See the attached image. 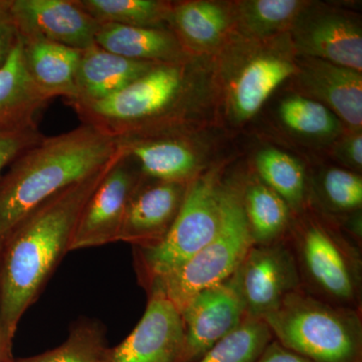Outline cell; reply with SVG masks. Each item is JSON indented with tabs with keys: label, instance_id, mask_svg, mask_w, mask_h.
Masks as SVG:
<instances>
[{
	"label": "cell",
	"instance_id": "6da1fadb",
	"mask_svg": "<svg viewBox=\"0 0 362 362\" xmlns=\"http://www.w3.org/2000/svg\"><path fill=\"white\" fill-rule=\"evenodd\" d=\"M123 151L97 173L35 207L7 237L0 252V317L11 339L25 312L37 302L70 252L86 204Z\"/></svg>",
	"mask_w": 362,
	"mask_h": 362
},
{
	"label": "cell",
	"instance_id": "7a4b0ae2",
	"mask_svg": "<svg viewBox=\"0 0 362 362\" xmlns=\"http://www.w3.org/2000/svg\"><path fill=\"white\" fill-rule=\"evenodd\" d=\"M119 140L81 124L62 134L44 136L0 177V252L14 228L59 190L87 177L115 159Z\"/></svg>",
	"mask_w": 362,
	"mask_h": 362
},
{
	"label": "cell",
	"instance_id": "3957f363",
	"mask_svg": "<svg viewBox=\"0 0 362 362\" xmlns=\"http://www.w3.org/2000/svg\"><path fill=\"white\" fill-rule=\"evenodd\" d=\"M262 320L274 339L311 362H362L361 310L300 289Z\"/></svg>",
	"mask_w": 362,
	"mask_h": 362
},
{
	"label": "cell",
	"instance_id": "277c9868",
	"mask_svg": "<svg viewBox=\"0 0 362 362\" xmlns=\"http://www.w3.org/2000/svg\"><path fill=\"white\" fill-rule=\"evenodd\" d=\"M185 63L157 65L105 99L66 102L81 124L117 140L165 132L187 89Z\"/></svg>",
	"mask_w": 362,
	"mask_h": 362
},
{
	"label": "cell",
	"instance_id": "5b68a950",
	"mask_svg": "<svg viewBox=\"0 0 362 362\" xmlns=\"http://www.w3.org/2000/svg\"><path fill=\"white\" fill-rule=\"evenodd\" d=\"M297 223H292L288 240L302 289L328 303L361 310V245L317 218Z\"/></svg>",
	"mask_w": 362,
	"mask_h": 362
},
{
	"label": "cell",
	"instance_id": "8992f818",
	"mask_svg": "<svg viewBox=\"0 0 362 362\" xmlns=\"http://www.w3.org/2000/svg\"><path fill=\"white\" fill-rule=\"evenodd\" d=\"M252 245L242 190L225 187L223 214L216 237L180 268L154 280L145 291L165 298L180 314L197 293L230 278Z\"/></svg>",
	"mask_w": 362,
	"mask_h": 362
},
{
	"label": "cell",
	"instance_id": "52a82bcc",
	"mask_svg": "<svg viewBox=\"0 0 362 362\" xmlns=\"http://www.w3.org/2000/svg\"><path fill=\"white\" fill-rule=\"evenodd\" d=\"M223 192L225 187L216 173L197 176L190 182L180 214L164 239L146 249L133 247L136 275L143 289L180 268L216 237Z\"/></svg>",
	"mask_w": 362,
	"mask_h": 362
},
{
	"label": "cell",
	"instance_id": "ba28073f",
	"mask_svg": "<svg viewBox=\"0 0 362 362\" xmlns=\"http://www.w3.org/2000/svg\"><path fill=\"white\" fill-rule=\"evenodd\" d=\"M182 343L176 362H197L247 318L235 273L197 295L181 311Z\"/></svg>",
	"mask_w": 362,
	"mask_h": 362
},
{
	"label": "cell",
	"instance_id": "9c48e42d",
	"mask_svg": "<svg viewBox=\"0 0 362 362\" xmlns=\"http://www.w3.org/2000/svg\"><path fill=\"white\" fill-rule=\"evenodd\" d=\"M247 317L263 319L290 293L302 289L289 240L252 245L235 271Z\"/></svg>",
	"mask_w": 362,
	"mask_h": 362
},
{
	"label": "cell",
	"instance_id": "30bf717a",
	"mask_svg": "<svg viewBox=\"0 0 362 362\" xmlns=\"http://www.w3.org/2000/svg\"><path fill=\"white\" fill-rule=\"evenodd\" d=\"M143 176L137 162L124 148L86 204L70 252L119 242L128 204Z\"/></svg>",
	"mask_w": 362,
	"mask_h": 362
},
{
	"label": "cell",
	"instance_id": "8fae6325",
	"mask_svg": "<svg viewBox=\"0 0 362 362\" xmlns=\"http://www.w3.org/2000/svg\"><path fill=\"white\" fill-rule=\"evenodd\" d=\"M8 16L21 37H42L81 51L96 45L100 23L75 0H9Z\"/></svg>",
	"mask_w": 362,
	"mask_h": 362
},
{
	"label": "cell",
	"instance_id": "7c38bea8",
	"mask_svg": "<svg viewBox=\"0 0 362 362\" xmlns=\"http://www.w3.org/2000/svg\"><path fill=\"white\" fill-rule=\"evenodd\" d=\"M189 185L143 176L128 204L119 242L140 249L158 245L180 214Z\"/></svg>",
	"mask_w": 362,
	"mask_h": 362
},
{
	"label": "cell",
	"instance_id": "4fadbf2b",
	"mask_svg": "<svg viewBox=\"0 0 362 362\" xmlns=\"http://www.w3.org/2000/svg\"><path fill=\"white\" fill-rule=\"evenodd\" d=\"M295 47L304 58L362 70L361 25L337 11H301L292 23Z\"/></svg>",
	"mask_w": 362,
	"mask_h": 362
},
{
	"label": "cell",
	"instance_id": "5bb4252c",
	"mask_svg": "<svg viewBox=\"0 0 362 362\" xmlns=\"http://www.w3.org/2000/svg\"><path fill=\"white\" fill-rule=\"evenodd\" d=\"M146 309L132 332L109 346L102 362H176L183 337L180 314L165 298L148 294Z\"/></svg>",
	"mask_w": 362,
	"mask_h": 362
},
{
	"label": "cell",
	"instance_id": "9a60e30c",
	"mask_svg": "<svg viewBox=\"0 0 362 362\" xmlns=\"http://www.w3.org/2000/svg\"><path fill=\"white\" fill-rule=\"evenodd\" d=\"M296 75L305 92L325 105L352 127L362 124V76L361 71L304 58Z\"/></svg>",
	"mask_w": 362,
	"mask_h": 362
},
{
	"label": "cell",
	"instance_id": "2e32d148",
	"mask_svg": "<svg viewBox=\"0 0 362 362\" xmlns=\"http://www.w3.org/2000/svg\"><path fill=\"white\" fill-rule=\"evenodd\" d=\"M95 42L123 58L145 63L181 64L187 49L171 30L100 23Z\"/></svg>",
	"mask_w": 362,
	"mask_h": 362
},
{
	"label": "cell",
	"instance_id": "e0dca14e",
	"mask_svg": "<svg viewBox=\"0 0 362 362\" xmlns=\"http://www.w3.org/2000/svg\"><path fill=\"white\" fill-rule=\"evenodd\" d=\"M20 39L26 69L37 87L52 99H77L76 76L83 51L39 37Z\"/></svg>",
	"mask_w": 362,
	"mask_h": 362
},
{
	"label": "cell",
	"instance_id": "ac0fdd59",
	"mask_svg": "<svg viewBox=\"0 0 362 362\" xmlns=\"http://www.w3.org/2000/svg\"><path fill=\"white\" fill-rule=\"evenodd\" d=\"M156 66L123 58L98 45H92L83 51L76 76L77 99L70 102H92L110 97Z\"/></svg>",
	"mask_w": 362,
	"mask_h": 362
},
{
	"label": "cell",
	"instance_id": "d6986e66",
	"mask_svg": "<svg viewBox=\"0 0 362 362\" xmlns=\"http://www.w3.org/2000/svg\"><path fill=\"white\" fill-rule=\"evenodd\" d=\"M119 141L146 177L181 183H190L197 177L199 158L185 140L148 135Z\"/></svg>",
	"mask_w": 362,
	"mask_h": 362
},
{
	"label": "cell",
	"instance_id": "ffe728a7",
	"mask_svg": "<svg viewBox=\"0 0 362 362\" xmlns=\"http://www.w3.org/2000/svg\"><path fill=\"white\" fill-rule=\"evenodd\" d=\"M52 100L30 77L18 37L11 56L0 68V129L35 122Z\"/></svg>",
	"mask_w": 362,
	"mask_h": 362
},
{
	"label": "cell",
	"instance_id": "44dd1931",
	"mask_svg": "<svg viewBox=\"0 0 362 362\" xmlns=\"http://www.w3.org/2000/svg\"><path fill=\"white\" fill-rule=\"evenodd\" d=\"M297 71L295 64L281 57L266 54L252 59L233 83L230 106L233 115L240 121L252 118L272 93Z\"/></svg>",
	"mask_w": 362,
	"mask_h": 362
},
{
	"label": "cell",
	"instance_id": "7402d4cb",
	"mask_svg": "<svg viewBox=\"0 0 362 362\" xmlns=\"http://www.w3.org/2000/svg\"><path fill=\"white\" fill-rule=\"evenodd\" d=\"M242 190V202L254 245H268L287 239L292 209L261 180H252Z\"/></svg>",
	"mask_w": 362,
	"mask_h": 362
},
{
	"label": "cell",
	"instance_id": "603a6c76",
	"mask_svg": "<svg viewBox=\"0 0 362 362\" xmlns=\"http://www.w3.org/2000/svg\"><path fill=\"white\" fill-rule=\"evenodd\" d=\"M169 25L185 49H209L225 35L228 16L218 4L209 1H188L171 6Z\"/></svg>",
	"mask_w": 362,
	"mask_h": 362
},
{
	"label": "cell",
	"instance_id": "cb8c5ba5",
	"mask_svg": "<svg viewBox=\"0 0 362 362\" xmlns=\"http://www.w3.org/2000/svg\"><path fill=\"white\" fill-rule=\"evenodd\" d=\"M76 4L99 23L163 28L173 4L158 0H75Z\"/></svg>",
	"mask_w": 362,
	"mask_h": 362
},
{
	"label": "cell",
	"instance_id": "d4e9b609",
	"mask_svg": "<svg viewBox=\"0 0 362 362\" xmlns=\"http://www.w3.org/2000/svg\"><path fill=\"white\" fill-rule=\"evenodd\" d=\"M259 180L282 197L294 213H301L306 199V176L301 164L275 148L259 151L256 158Z\"/></svg>",
	"mask_w": 362,
	"mask_h": 362
},
{
	"label": "cell",
	"instance_id": "484cf974",
	"mask_svg": "<svg viewBox=\"0 0 362 362\" xmlns=\"http://www.w3.org/2000/svg\"><path fill=\"white\" fill-rule=\"evenodd\" d=\"M106 327L95 319H80L71 326L65 342L37 356L13 362H102L108 349Z\"/></svg>",
	"mask_w": 362,
	"mask_h": 362
},
{
	"label": "cell",
	"instance_id": "4316f807",
	"mask_svg": "<svg viewBox=\"0 0 362 362\" xmlns=\"http://www.w3.org/2000/svg\"><path fill=\"white\" fill-rule=\"evenodd\" d=\"M273 339L265 321L247 317L197 362H255Z\"/></svg>",
	"mask_w": 362,
	"mask_h": 362
},
{
	"label": "cell",
	"instance_id": "83f0119b",
	"mask_svg": "<svg viewBox=\"0 0 362 362\" xmlns=\"http://www.w3.org/2000/svg\"><path fill=\"white\" fill-rule=\"evenodd\" d=\"M305 6L298 0H250L239 6L240 28L252 37H267L292 25Z\"/></svg>",
	"mask_w": 362,
	"mask_h": 362
},
{
	"label": "cell",
	"instance_id": "f1b7e54d",
	"mask_svg": "<svg viewBox=\"0 0 362 362\" xmlns=\"http://www.w3.org/2000/svg\"><path fill=\"white\" fill-rule=\"evenodd\" d=\"M279 113L285 125L300 134L327 137L339 129L337 115L325 105L310 98H288L281 104Z\"/></svg>",
	"mask_w": 362,
	"mask_h": 362
},
{
	"label": "cell",
	"instance_id": "f546056e",
	"mask_svg": "<svg viewBox=\"0 0 362 362\" xmlns=\"http://www.w3.org/2000/svg\"><path fill=\"white\" fill-rule=\"evenodd\" d=\"M321 194L331 209L352 213L361 209V176L345 169L332 168L321 178Z\"/></svg>",
	"mask_w": 362,
	"mask_h": 362
},
{
	"label": "cell",
	"instance_id": "4dcf8cb0",
	"mask_svg": "<svg viewBox=\"0 0 362 362\" xmlns=\"http://www.w3.org/2000/svg\"><path fill=\"white\" fill-rule=\"evenodd\" d=\"M44 136L37 121L0 129V173Z\"/></svg>",
	"mask_w": 362,
	"mask_h": 362
},
{
	"label": "cell",
	"instance_id": "1f68e13d",
	"mask_svg": "<svg viewBox=\"0 0 362 362\" xmlns=\"http://www.w3.org/2000/svg\"><path fill=\"white\" fill-rule=\"evenodd\" d=\"M255 362H311L273 339Z\"/></svg>",
	"mask_w": 362,
	"mask_h": 362
},
{
	"label": "cell",
	"instance_id": "d6a6232c",
	"mask_svg": "<svg viewBox=\"0 0 362 362\" xmlns=\"http://www.w3.org/2000/svg\"><path fill=\"white\" fill-rule=\"evenodd\" d=\"M18 40V30L9 16L0 18V68L6 64Z\"/></svg>",
	"mask_w": 362,
	"mask_h": 362
},
{
	"label": "cell",
	"instance_id": "836d02e7",
	"mask_svg": "<svg viewBox=\"0 0 362 362\" xmlns=\"http://www.w3.org/2000/svg\"><path fill=\"white\" fill-rule=\"evenodd\" d=\"M343 152L346 160L356 168L362 165V136L361 133L349 138L343 146Z\"/></svg>",
	"mask_w": 362,
	"mask_h": 362
},
{
	"label": "cell",
	"instance_id": "e575fe53",
	"mask_svg": "<svg viewBox=\"0 0 362 362\" xmlns=\"http://www.w3.org/2000/svg\"><path fill=\"white\" fill-rule=\"evenodd\" d=\"M13 339L7 337L0 317V362H13Z\"/></svg>",
	"mask_w": 362,
	"mask_h": 362
},
{
	"label": "cell",
	"instance_id": "d590c367",
	"mask_svg": "<svg viewBox=\"0 0 362 362\" xmlns=\"http://www.w3.org/2000/svg\"><path fill=\"white\" fill-rule=\"evenodd\" d=\"M9 0H0V18L8 16Z\"/></svg>",
	"mask_w": 362,
	"mask_h": 362
}]
</instances>
